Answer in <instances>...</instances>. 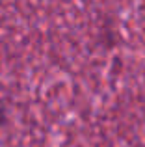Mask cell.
Listing matches in <instances>:
<instances>
[{"mask_svg": "<svg viewBox=\"0 0 145 147\" xmlns=\"http://www.w3.org/2000/svg\"><path fill=\"white\" fill-rule=\"evenodd\" d=\"M0 119H2V106H0Z\"/></svg>", "mask_w": 145, "mask_h": 147, "instance_id": "obj_1", "label": "cell"}]
</instances>
